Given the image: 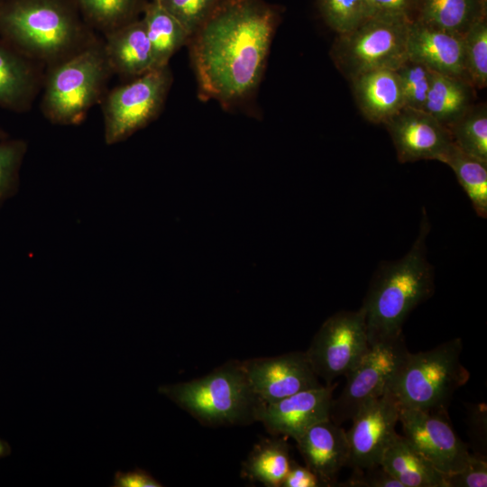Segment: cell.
<instances>
[{
	"mask_svg": "<svg viewBox=\"0 0 487 487\" xmlns=\"http://www.w3.org/2000/svg\"><path fill=\"white\" fill-rule=\"evenodd\" d=\"M295 441L305 465L319 477L325 487L334 486L337 473L350 461L346 431L327 418L309 427Z\"/></svg>",
	"mask_w": 487,
	"mask_h": 487,
	"instance_id": "ac0fdd59",
	"label": "cell"
},
{
	"mask_svg": "<svg viewBox=\"0 0 487 487\" xmlns=\"http://www.w3.org/2000/svg\"><path fill=\"white\" fill-rule=\"evenodd\" d=\"M371 16H384L413 22L417 19L418 0H367Z\"/></svg>",
	"mask_w": 487,
	"mask_h": 487,
	"instance_id": "e575fe53",
	"label": "cell"
},
{
	"mask_svg": "<svg viewBox=\"0 0 487 487\" xmlns=\"http://www.w3.org/2000/svg\"><path fill=\"white\" fill-rule=\"evenodd\" d=\"M171 82L167 65L106 93L102 99L106 143L121 142L153 121L162 109Z\"/></svg>",
	"mask_w": 487,
	"mask_h": 487,
	"instance_id": "ba28073f",
	"label": "cell"
},
{
	"mask_svg": "<svg viewBox=\"0 0 487 487\" xmlns=\"http://www.w3.org/2000/svg\"><path fill=\"white\" fill-rule=\"evenodd\" d=\"M276 14L262 0H224L189 38L200 97L231 105L262 78Z\"/></svg>",
	"mask_w": 487,
	"mask_h": 487,
	"instance_id": "6da1fadb",
	"label": "cell"
},
{
	"mask_svg": "<svg viewBox=\"0 0 487 487\" xmlns=\"http://www.w3.org/2000/svg\"><path fill=\"white\" fill-rule=\"evenodd\" d=\"M462 351L463 341L456 337L427 351L409 353L387 391L400 408L446 413L453 395L470 378Z\"/></svg>",
	"mask_w": 487,
	"mask_h": 487,
	"instance_id": "8992f818",
	"label": "cell"
},
{
	"mask_svg": "<svg viewBox=\"0 0 487 487\" xmlns=\"http://www.w3.org/2000/svg\"><path fill=\"white\" fill-rule=\"evenodd\" d=\"M84 21L94 30L107 33L134 19L143 0H72Z\"/></svg>",
	"mask_w": 487,
	"mask_h": 487,
	"instance_id": "484cf974",
	"label": "cell"
},
{
	"mask_svg": "<svg viewBox=\"0 0 487 487\" xmlns=\"http://www.w3.org/2000/svg\"><path fill=\"white\" fill-rule=\"evenodd\" d=\"M380 465L403 487H446L444 474L399 434L384 450Z\"/></svg>",
	"mask_w": 487,
	"mask_h": 487,
	"instance_id": "44dd1931",
	"label": "cell"
},
{
	"mask_svg": "<svg viewBox=\"0 0 487 487\" xmlns=\"http://www.w3.org/2000/svg\"><path fill=\"white\" fill-rule=\"evenodd\" d=\"M0 1H3V0H0Z\"/></svg>",
	"mask_w": 487,
	"mask_h": 487,
	"instance_id": "7bdbcfd3",
	"label": "cell"
},
{
	"mask_svg": "<svg viewBox=\"0 0 487 487\" xmlns=\"http://www.w3.org/2000/svg\"><path fill=\"white\" fill-rule=\"evenodd\" d=\"M256 444L243 464V475L268 487L281 486L291 462L289 443L278 436Z\"/></svg>",
	"mask_w": 487,
	"mask_h": 487,
	"instance_id": "d4e9b609",
	"label": "cell"
},
{
	"mask_svg": "<svg viewBox=\"0 0 487 487\" xmlns=\"http://www.w3.org/2000/svg\"><path fill=\"white\" fill-rule=\"evenodd\" d=\"M370 347L364 313L342 310L329 317L305 351L308 362L326 384L346 375Z\"/></svg>",
	"mask_w": 487,
	"mask_h": 487,
	"instance_id": "30bf717a",
	"label": "cell"
},
{
	"mask_svg": "<svg viewBox=\"0 0 487 487\" xmlns=\"http://www.w3.org/2000/svg\"><path fill=\"white\" fill-rule=\"evenodd\" d=\"M142 13L155 67L167 66L170 58L182 46L188 44L189 36L181 24L157 1L145 2Z\"/></svg>",
	"mask_w": 487,
	"mask_h": 487,
	"instance_id": "cb8c5ba5",
	"label": "cell"
},
{
	"mask_svg": "<svg viewBox=\"0 0 487 487\" xmlns=\"http://www.w3.org/2000/svg\"><path fill=\"white\" fill-rule=\"evenodd\" d=\"M455 146L462 152L487 162V108L472 107L449 128Z\"/></svg>",
	"mask_w": 487,
	"mask_h": 487,
	"instance_id": "83f0119b",
	"label": "cell"
},
{
	"mask_svg": "<svg viewBox=\"0 0 487 487\" xmlns=\"http://www.w3.org/2000/svg\"><path fill=\"white\" fill-rule=\"evenodd\" d=\"M224 0H159L184 28L189 38Z\"/></svg>",
	"mask_w": 487,
	"mask_h": 487,
	"instance_id": "d6a6232c",
	"label": "cell"
},
{
	"mask_svg": "<svg viewBox=\"0 0 487 487\" xmlns=\"http://www.w3.org/2000/svg\"><path fill=\"white\" fill-rule=\"evenodd\" d=\"M281 487H325V485L309 468L291 460Z\"/></svg>",
	"mask_w": 487,
	"mask_h": 487,
	"instance_id": "8d00e7d4",
	"label": "cell"
},
{
	"mask_svg": "<svg viewBox=\"0 0 487 487\" xmlns=\"http://www.w3.org/2000/svg\"><path fill=\"white\" fill-rule=\"evenodd\" d=\"M444 163L454 171L477 215L485 218L487 216V162L462 152L454 144Z\"/></svg>",
	"mask_w": 487,
	"mask_h": 487,
	"instance_id": "4316f807",
	"label": "cell"
},
{
	"mask_svg": "<svg viewBox=\"0 0 487 487\" xmlns=\"http://www.w3.org/2000/svg\"><path fill=\"white\" fill-rule=\"evenodd\" d=\"M103 47L113 74L135 78L156 68L142 18L104 34Z\"/></svg>",
	"mask_w": 487,
	"mask_h": 487,
	"instance_id": "d6986e66",
	"label": "cell"
},
{
	"mask_svg": "<svg viewBox=\"0 0 487 487\" xmlns=\"http://www.w3.org/2000/svg\"><path fill=\"white\" fill-rule=\"evenodd\" d=\"M475 89L465 78L433 73L423 110L449 130L474 105Z\"/></svg>",
	"mask_w": 487,
	"mask_h": 487,
	"instance_id": "7402d4cb",
	"label": "cell"
},
{
	"mask_svg": "<svg viewBox=\"0 0 487 487\" xmlns=\"http://www.w3.org/2000/svg\"><path fill=\"white\" fill-rule=\"evenodd\" d=\"M403 436L443 474L462 470L468 463L467 446L457 436L446 412L400 409Z\"/></svg>",
	"mask_w": 487,
	"mask_h": 487,
	"instance_id": "8fae6325",
	"label": "cell"
},
{
	"mask_svg": "<svg viewBox=\"0 0 487 487\" xmlns=\"http://www.w3.org/2000/svg\"><path fill=\"white\" fill-rule=\"evenodd\" d=\"M345 487H403L380 464L365 469H354L351 477L340 484Z\"/></svg>",
	"mask_w": 487,
	"mask_h": 487,
	"instance_id": "d590c367",
	"label": "cell"
},
{
	"mask_svg": "<svg viewBox=\"0 0 487 487\" xmlns=\"http://www.w3.org/2000/svg\"><path fill=\"white\" fill-rule=\"evenodd\" d=\"M409 24L403 19L371 16L337 34L331 47L332 60L350 81L372 70H396L408 59Z\"/></svg>",
	"mask_w": 487,
	"mask_h": 487,
	"instance_id": "52a82bcc",
	"label": "cell"
},
{
	"mask_svg": "<svg viewBox=\"0 0 487 487\" xmlns=\"http://www.w3.org/2000/svg\"><path fill=\"white\" fill-rule=\"evenodd\" d=\"M0 35L45 68L99 40L72 0L0 1Z\"/></svg>",
	"mask_w": 487,
	"mask_h": 487,
	"instance_id": "7a4b0ae2",
	"label": "cell"
},
{
	"mask_svg": "<svg viewBox=\"0 0 487 487\" xmlns=\"http://www.w3.org/2000/svg\"><path fill=\"white\" fill-rule=\"evenodd\" d=\"M11 452L10 446L8 444L2 439H0V458L8 455Z\"/></svg>",
	"mask_w": 487,
	"mask_h": 487,
	"instance_id": "ab89813d",
	"label": "cell"
},
{
	"mask_svg": "<svg viewBox=\"0 0 487 487\" xmlns=\"http://www.w3.org/2000/svg\"><path fill=\"white\" fill-rule=\"evenodd\" d=\"M159 392L210 427L248 425L256 421L262 403L253 391L242 365L233 360L191 381L162 385Z\"/></svg>",
	"mask_w": 487,
	"mask_h": 487,
	"instance_id": "277c9868",
	"label": "cell"
},
{
	"mask_svg": "<svg viewBox=\"0 0 487 487\" xmlns=\"http://www.w3.org/2000/svg\"><path fill=\"white\" fill-rule=\"evenodd\" d=\"M486 13V0H418L416 20L464 35Z\"/></svg>",
	"mask_w": 487,
	"mask_h": 487,
	"instance_id": "603a6c76",
	"label": "cell"
},
{
	"mask_svg": "<svg viewBox=\"0 0 487 487\" xmlns=\"http://www.w3.org/2000/svg\"><path fill=\"white\" fill-rule=\"evenodd\" d=\"M430 223L423 208L418 234L400 259L381 262L370 282L361 308L370 345L402 334L409 313L434 293V268L427 259Z\"/></svg>",
	"mask_w": 487,
	"mask_h": 487,
	"instance_id": "3957f363",
	"label": "cell"
},
{
	"mask_svg": "<svg viewBox=\"0 0 487 487\" xmlns=\"http://www.w3.org/2000/svg\"><path fill=\"white\" fill-rule=\"evenodd\" d=\"M45 66L0 35V107L24 113L42 89Z\"/></svg>",
	"mask_w": 487,
	"mask_h": 487,
	"instance_id": "e0dca14e",
	"label": "cell"
},
{
	"mask_svg": "<svg viewBox=\"0 0 487 487\" xmlns=\"http://www.w3.org/2000/svg\"><path fill=\"white\" fill-rule=\"evenodd\" d=\"M409 353L403 334L371 345L345 375L342 392L333 399L329 418L341 426L352 420L366 403L381 396Z\"/></svg>",
	"mask_w": 487,
	"mask_h": 487,
	"instance_id": "9c48e42d",
	"label": "cell"
},
{
	"mask_svg": "<svg viewBox=\"0 0 487 487\" xmlns=\"http://www.w3.org/2000/svg\"><path fill=\"white\" fill-rule=\"evenodd\" d=\"M400 409L389 391L360 409L346 431L350 446L348 466L365 469L380 464L384 450L397 434Z\"/></svg>",
	"mask_w": 487,
	"mask_h": 487,
	"instance_id": "4fadbf2b",
	"label": "cell"
},
{
	"mask_svg": "<svg viewBox=\"0 0 487 487\" xmlns=\"http://www.w3.org/2000/svg\"><path fill=\"white\" fill-rule=\"evenodd\" d=\"M26 152L24 140H0V206L18 189L19 171Z\"/></svg>",
	"mask_w": 487,
	"mask_h": 487,
	"instance_id": "1f68e13d",
	"label": "cell"
},
{
	"mask_svg": "<svg viewBox=\"0 0 487 487\" xmlns=\"http://www.w3.org/2000/svg\"><path fill=\"white\" fill-rule=\"evenodd\" d=\"M254 394L262 403H272L297 392L321 387L305 352L242 361Z\"/></svg>",
	"mask_w": 487,
	"mask_h": 487,
	"instance_id": "7c38bea8",
	"label": "cell"
},
{
	"mask_svg": "<svg viewBox=\"0 0 487 487\" xmlns=\"http://www.w3.org/2000/svg\"><path fill=\"white\" fill-rule=\"evenodd\" d=\"M446 487H486V455L471 454L467 464L460 471L444 474Z\"/></svg>",
	"mask_w": 487,
	"mask_h": 487,
	"instance_id": "836d02e7",
	"label": "cell"
},
{
	"mask_svg": "<svg viewBox=\"0 0 487 487\" xmlns=\"http://www.w3.org/2000/svg\"><path fill=\"white\" fill-rule=\"evenodd\" d=\"M318 5L325 22L337 34L371 17L367 0H318Z\"/></svg>",
	"mask_w": 487,
	"mask_h": 487,
	"instance_id": "f546056e",
	"label": "cell"
},
{
	"mask_svg": "<svg viewBox=\"0 0 487 487\" xmlns=\"http://www.w3.org/2000/svg\"><path fill=\"white\" fill-rule=\"evenodd\" d=\"M469 411V434L474 444L481 446L483 451V446H486L483 445V442L486 444V436H483V434L486 435V411L482 406H476L474 409Z\"/></svg>",
	"mask_w": 487,
	"mask_h": 487,
	"instance_id": "f35d334b",
	"label": "cell"
},
{
	"mask_svg": "<svg viewBox=\"0 0 487 487\" xmlns=\"http://www.w3.org/2000/svg\"><path fill=\"white\" fill-rule=\"evenodd\" d=\"M396 72L401 87L404 106L423 110L434 72L409 58Z\"/></svg>",
	"mask_w": 487,
	"mask_h": 487,
	"instance_id": "4dcf8cb0",
	"label": "cell"
},
{
	"mask_svg": "<svg viewBox=\"0 0 487 487\" xmlns=\"http://www.w3.org/2000/svg\"><path fill=\"white\" fill-rule=\"evenodd\" d=\"M335 384L302 391L272 403H262L256 413L272 436L298 439L315 423L327 419Z\"/></svg>",
	"mask_w": 487,
	"mask_h": 487,
	"instance_id": "9a60e30c",
	"label": "cell"
},
{
	"mask_svg": "<svg viewBox=\"0 0 487 487\" xmlns=\"http://www.w3.org/2000/svg\"><path fill=\"white\" fill-rule=\"evenodd\" d=\"M113 487H161V484L150 473L135 468L129 472L117 471L115 473Z\"/></svg>",
	"mask_w": 487,
	"mask_h": 487,
	"instance_id": "74e56055",
	"label": "cell"
},
{
	"mask_svg": "<svg viewBox=\"0 0 487 487\" xmlns=\"http://www.w3.org/2000/svg\"><path fill=\"white\" fill-rule=\"evenodd\" d=\"M407 48L409 59L434 73L469 80L464 65V35L415 20L409 27Z\"/></svg>",
	"mask_w": 487,
	"mask_h": 487,
	"instance_id": "2e32d148",
	"label": "cell"
},
{
	"mask_svg": "<svg viewBox=\"0 0 487 487\" xmlns=\"http://www.w3.org/2000/svg\"><path fill=\"white\" fill-rule=\"evenodd\" d=\"M150 1H159V0H150Z\"/></svg>",
	"mask_w": 487,
	"mask_h": 487,
	"instance_id": "b9f144b4",
	"label": "cell"
},
{
	"mask_svg": "<svg viewBox=\"0 0 487 487\" xmlns=\"http://www.w3.org/2000/svg\"><path fill=\"white\" fill-rule=\"evenodd\" d=\"M351 82L361 113L372 123L384 124L404 106L396 70L368 71L355 77Z\"/></svg>",
	"mask_w": 487,
	"mask_h": 487,
	"instance_id": "ffe728a7",
	"label": "cell"
},
{
	"mask_svg": "<svg viewBox=\"0 0 487 487\" xmlns=\"http://www.w3.org/2000/svg\"><path fill=\"white\" fill-rule=\"evenodd\" d=\"M8 137H9L8 133L3 128L0 127V140L6 139Z\"/></svg>",
	"mask_w": 487,
	"mask_h": 487,
	"instance_id": "60d3db41",
	"label": "cell"
},
{
	"mask_svg": "<svg viewBox=\"0 0 487 487\" xmlns=\"http://www.w3.org/2000/svg\"><path fill=\"white\" fill-rule=\"evenodd\" d=\"M384 125L401 163L421 160L444 163L454 146L450 131L424 110L403 106Z\"/></svg>",
	"mask_w": 487,
	"mask_h": 487,
	"instance_id": "5bb4252c",
	"label": "cell"
},
{
	"mask_svg": "<svg viewBox=\"0 0 487 487\" xmlns=\"http://www.w3.org/2000/svg\"><path fill=\"white\" fill-rule=\"evenodd\" d=\"M113 72L103 40L79 53L46 68L41 109L54 124L75 125L105 96Z\"/></svg>",
	"mask_w": 487,
	"mask_h": 487,
	"instance_id": "5b68a950",
	"label": "cell"
},
{
	"mask_svg": "<svg viewBox=\"0 0 487 487\" xmlns=\"http://www.w3.org/2000/svg\"><path fill=\"white\" fill-rule=\"evenodd\" d=\"M464 65L468 78L478 89L487 85V18L475 23L464 34Z\"/></svg>",
	"mask_w": 487,
	"mask_h": 487,
	"instance_id": "f1b7e54d",
	"label": "cell"
}]
</instances>
